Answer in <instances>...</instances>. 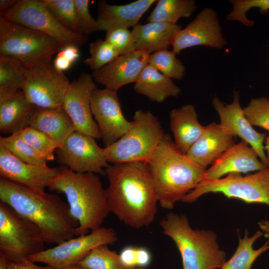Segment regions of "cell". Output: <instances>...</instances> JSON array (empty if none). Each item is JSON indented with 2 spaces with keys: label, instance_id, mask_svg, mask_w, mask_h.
I'll use <instances>...</instances> for the list:
<instances>
[{
  "label": "cell",
  "instance_id": "obj_1",
  "mask_svg": "<svg viewBox=\"0 0 269 269\" xmlns=\"http://www.w3.org/2000/svg\"><path fill=\"white\" fill-rule=\"evenodd\" d=\"M105 171L110 212L130 227L149 226L155 218L158 202L147 162L113 164Z\"/></svg>",
  "mask_w": 269,
  "mask_h": 269
},
{
  "label": "cell",
  "instance_id": "obj_2",
  "mask_svg": "<svg viewBox=\"0 0 269 269\" xmlns=\"http://www.w3.org/2000/svg\"><path fill=\"white\" fill-rule=\"evenodd\" d=\"M0 200L35 224L47 244H60L74 238L79 223L68 204L58 196L34 190L0 178Z\"/></svg>",
  "mask_w": 269,
  "mask_h": 269
},
{
  "label": "cell",
  "instance_id": "obj_3",
  "mask_svg": "<svg viewBox=\"0 0 269 269\" xmlns=\"http://www.w3.org/2000/svg\"><path fill=\"white\" fill-rule=\"evenodd\" d=\"M146 162L158 202L168 210L196 187L206 170L179 150L167 134Z\"/></svg>",
  "mask_w": 269,
  "mask_h": 269
},
{
  "label": "cell",
  "instance_id": "obj_4",
  "mask_svg": "<svg viewBox=\"0 0 269 269\" xmlns=\"http://www.w3.org/2000/svg\"><path fill=\"white\" fill-rule=\"evenodd\" d=\"M48 188L65 195L71 213L79 223L76 236L102 227L110 212L106 190L97 174L76 172L61 165Z\"/></svg>",
  "mask_w": 269,
  "mask_h": 269
},
{
  "label": "cell",
  "instance_id": "obj_5",
  "mask_svg": "<svg viewBox=\"0 0 269 269\" xmlns=\"http://www.w3.org/2000/svg\"><path fill=\"white\" fill-rule=\"evenodd\" d=\"M163 234L170 237L178 249L182 269H218L226 262V253L212 231L193 229L184 215L167 214L159 222Z\"/></svg>",
  "mask_w": 269,
  "mask_h": 269
},
{
  "label": "cell",
  "instance_id": "obj_6",
  "mask_svg": "<svg viewBox=\"0 0 269 269\" xmlns=\"http://www.w3.org/2000/svg\"><path fill=\"white\" fill-rule=\"evenodd\" d=\"M164 134L158 118L149 111H136L127 132L104 148L108 162H147Z\"/></svg>",
  "mask_w": 269,
  "mask_h": 269
},
{
  "label": "cell",
  "instance_id": "obj_7",
  "mask_svg": "<svg viewBox=\"0 0 269 269\" xmlns=\"http://www.w3.org/2000/svg\"><path fill=\"white\" fill-rule=\"evenodd\" d=\"M63 46L44 33L0 17V55L15 58L26 67L53 57Z\"/></svg>",
  "mask_w": 269,
  "mask_h": 269
},
{
  "label": "cell",
  "instance_id": "obj_8",
  "mask_svg": "<svg viewBox=\"0 0 269 269\" xmlns=\"http://www.w3.org/2000/svg\"><path fill=\"white\" fill-rule=\"evenodd\" d=\"M209 193H221L228 198L238 199L247 203L269 206V166L246 176L231 173L220 179L202 180L181 201L193 203Z\"/></svg>",
  "mask_w": 269,
  "mask_h": 269
},
{
  "label": "cell",
  "instance_id": "obj_9",
  "mask_svg": "<svg viewBox=\"0 0 269 269\" xmlns=\"http://www.w3.org/2000/svg\"><path fill=\"white\" fill-rule=\"evenodd\" d=\"M40 229L17 214L7 204L0 203V254L6 260L18 261L44 250Z\"/></svg>",
  "mask_w": 269,
  "mask_h": 269
},
{
  "label": "cell",
  "instance_id": "obj_10",
  "mask_svg": "<svg viewBox=\"0 0 269 269\" xmlns=\"http://www.w3.org/2000/svg\"><path fill=\"white\" fill-rule=\"evenodd\" d=\"M70 83L64 73L56 69L50 57L26 67L21 90L34 106L56 108L62 107Z\"/></svg>",
  "mask_w": 269,
  "mask_h": 269
},
{
  "label": "cell",
  "instance_id": "obj_11",
  "mask_svg": "<svg viewBox=\"0 0 269 269\" xmlns=\"http://www.w3.org/2000/svg\"><path fill=\"white\" fill-rule=\"evenodd\" d=\"M0 15L7 21L44 33L63 46L73 44L79 47L88 39L87 35L70 31L62 25L42 0H18L11 9Z\"/></svg>",
  "mask_w": 269,
  "mask_h": 269
},
{
  "label": "cell",
  "instance_id": "obj_12",
  "mask_svg": "<svg viewBox=\"0 0 269 269\" xmlns=\"http://www.w3.org/2000/svg\"><path fill=\"white\" fill-rule=\"evenodd\" d=\"M117 240L114 229L101 227L89 234L74 237L53 248L30 256L27 259L33 263H43L58 269L77 265L96 247L114 244Z\"/></svg>",
  "mask_w": 269,
  "mask_h": 269
},
{
  "label": "cell",
  "instance_id": "obj_13",
  "mask_svg": "<svg viewBox=\"0 0 269 269\" xmlns=\"http://www.w3.org/2000/svg\"><path fill=\"white\" fill-rule=\"evenodd\" d=\"M56 151L57 162L74 172L106 175L105 169L109 164L104 148L90 135L74 131Z\"/></svg>",
  "mask_w": 269,
  "mask_h": 269
},
{
  "label": "cell",
  "instance_id": "obj_14",
  "mask_svg": "<svg viewBox=\"0 0 269 269\" xmlns=\"http://www.w3.org/2000/svg\"><path fill=\"white\" fill-rule=\"evenodd\" d=\"M91 108L105 147L117 141L131 127V121L123 113L117 91L96 88L91 96Z\"/></svg>",
  "mask_w": 269,
  "mask_h": 269
},
{
  "label": "cell",
  "instance_id": "obj_15",
  "mask_svg": "<svg viewBox=\"0 0 269 269\" xmlns=\"http://www.w3.org/2000/svg\"><path fill=\"white\" fill-rule=\"evenodd\" d=\"M96 88L92 76L81 73L77 79L71 82L62 107L70 117L76 131L100 139V133L91 108V96Z\"/></svg>",
  "mask_w": 269,
  "mask_h": 269
},
{
  "label": "cell",
  "instance_id": "obj_16",
  "mask_svg": "<svg viewBox=\"0 0 269 269\" xmlns=\"http://www.w3.org/2000/svg\"><path fill=\"white\" fill-rule=\"evenodd\" d=\"M227 44L216 11L205 7L185 27L175 34L171 46L176 54L183 50L198 46L221 49Z\"/></svg>",
  "mask_w": 269,
  "mask_h": 269
},
{
  "label": "cell",
  "instance_id": "obj_17",
  "mask_svg": "<svg viewBox=\"0 0 269 269\" xmlns=\"http://www.w3.org/2000/svg\"><path fill=\"white\" fill-rule=\"evenodd\" d=\"M212 103L219 116V124L222 128L228 134L237 135L248 143L256 151L260 160L269 166L264 144L267 134L256 131L247 119L240 105L238 92H234L233 102L230 104L223 103L216 96L213 98Z\"/></svg>",
  "mask_w": 269,
  "mask_h": 269
},
{
  "label": "cell",
  "instance_id": "obj_18",
  "mask_svg": "<svg viewBox=\"0 0 269 269\" xmlns=\"http://www.w3.org/2000/svg\"><path fill=\"white\" fill-rule=\"evenodd\" d=\"M58 167L40 166L25 162L0 144V175L31 189L44 191L56 175Z\"/></svg>",
  "mask_w": 269,
  "mask_h": 269
},
{
  "label": "cell",
  "instance_id": "obj_19",
  "mask_svg": "<svg viewBox=\"0 0 269 269\" xmlns=\"http://www.w3.org/2000/svg\"><path fill=\"white\" fill-rule=\"evenodd\" d=\"M150 53L134 51L121 55L102 68L93 71L92 77L105 88L118 92L125 85L135 83L148 64Z\"/></svg>",
  "mask_w": 269,
  "mask_h": 269
},
{
  "label": "cell",
  "instance_id": "obj_20",
  "mask_svg": "<svg viewBox=\"0 0 269 269\" xmlns=\"http://www.w3.org/2000/svg\"><path fill=\"white\" fill-rule=\"evenodd\" d=\"M256 151L242 140L235 143L223 152L206 169L202 180L217 179L231 173H244L260 171L267 166L259 159Z\"/></svg>",
  "mask_w": 269,
  "mask_h": 269
},
{
  "label": "cell",
  "instance_id": "obj_21",
  "mask_svg": "<svg viewBox=\"0 0 269 269\" xmlns=\"http://www.w3.org/2000/svg\"><path fill=\"white\" fill-rule=\"evenodd\" d=\"M233 137L219 124L213 122L205 126L201 136L186 154L193 161L206 169L235 143Z\"/></svg>",
  "mask_w": 269,
  "mask_h": 269
},
{
  "label": "cell",
  "instance_id": "obj_22",
  "mask_svg": "<svg viewBox=\"0 0 269 269\" xmlns=\"http://www.w3.org/2000/svg\"><path fill=\"white\" fill-rule=\"evenodd\" d=\"M156 1L137 0L123 5L110 4L104 0L98 1L96 19L98 30L107 31L118 27H134Z\"/></svg>",
  "mask_w": 269,
  "mask_h": 269
},
{
  "label": "cell",
  "instance_id": "obj_23",
  "mask_svg": "<svg viewBox=\"0 0 269 269\" xmlns=\"http://www.w3.org/2000/svg\"><path fill=\"white\" fill-rule=\"evenodd\" d=\"M182 26L177 24L163 22H149L137 24L132 30V44L129 53L144 51L151 54L168 49Z\"/></svg>",
  "mask_w": 269,
  "mask_h": 269
},
{
  "label": "cell",
  "instance_id": "obj_24",
  "mask_svg": "<svg viewBox=\"0 0 269 269\" xmlns=\"http://www.w3.org/2000/svg\"><path fill=\"white\" fill-rule=\"evenodd\" d=\"M27 126L46 134L60 147L72 133L76 131L62 107L49 109L35 106L27 121Z\"/></svg>",
  "mask_w": 269,
  "mask_h": 269
},
{
  "label": "cell",
  "instance_id": "obj_25",
  "mask_svg": "<svg viewBox=\"0 0 269 269\" xmlns=\"http://www.w3.org/2000/svg\"><path fill=\"white\" fill-rule=\"evenodd\" d=\"M169 125L176 147L186 153L204 131L198 120L194 106L186 104L172 109L169 113Z\"/></svg>",
  "mask_w": 269,
  "mask_h": 269
},
{
  "label": "cell",
  "instance_id": "obj_26",
  "mask_svg": "<svg viewBox=\"0 0 269 269\" xmlns=\"http://www.w3.org/2000/svg\"><path fill=\"white\" fill-rule=\"evenodd\" d=\"M35 106L22 91L0 99V131L3 134L18 132L27 127V121Z\"/></svg>",
  "mask_w": 269,
  "mask_h": 269
},
{
  "label": "cell",
  "instance_id": "obj_27",
  "mask_svg": "<svg viewBox=\"0 0 269 269\" xmlns=\"http://www.w3.org/2000/svg\"><path fill=\"white\" fill-rule=\"evenodd\" d=\"M134 91L156 103H162L170 97H177L180 88L172 79L147 64L134 86Z\"/></svg>",
  "mask_w": 269,
  "mask_h": 269
},
{
  "label": "cell",
  "instance_id": "obj_28",
  "mask_svg": "<svg viewBox=\"0 0 269 269\" xmlns=\"http://www.w3.org/2000/svg\"><path fill=\"white\" fill-rule=\"evenodd\" d=\"M263 235L261 231H258L249 237L248 231L246 230L244 237L239 238L238 247L233 256L219 269H252V266L257 258L269 250L268 241L258 249L255 250L253 248L254 242Z\"/></svg>",
  "mask_w": 269,
  "mask_h": 269
},
{
  "label": "cell",
  "instance_id": "obj_29",
  "mask_svg": "<svg viewBox=\"0 0 269 269\" xmlns=\"http://www.w3.org/2000/svg\"><path fill=\"white\" fill-rule=\"evenodd\" d=\"M196 8L194 0H158L147 21L176 24L180 18L190 17Z\"/></svg>",
  "mask_w": 269,
  "mask_h": 269
},
{
  "label": "cell",
  "instance_id": "obj_30",
  "mask_svg": "<svg viewBox=\"0 0 269 269\" xmlns=\"http://www.w3.org/2000/svg\"><path fill=\"white\" fill-rule=\"evenodd\" d=\"M25 72L26 67L20 61L0 55V99L21 90Z\"/></svg>",
  "mask_w": 269,
  "mask_h": 269
},
{
  "label": "cell",
  "instance_id": "obj_31",
  "mask_svg": "<svg viewBox=\"0 0 269 269\" xmlns=\"http://www.w3.org/2000/svg\"><path fill=\"white\" fill-rule=\"evenodd\" d=\"M77 265L88 269H131L125 267L119 254L111 250L107 245H101L93 249Z\"/></svg>",
  "mask_w": 269,
  "mask_h": 269
},
{
  "label": "cell",
  "instance_id": "obj_32",
  "mask_svg": "<svg viewBox=\"0 0 269 269\" xmlns=\"http://www.w3.org/2000/svg\"><path fill=\"white\" fill-rule=\"evenodd\" d=\"M172 50L163 49L150 54L148 64L171 79L181 80L185 68Z\"/></svg>",
  "mask_w": 269,
  "mask_h": 269
},
{
  "label": "cell",
  "instance_id": "obj_33",
  "mask_svg": "<svg viewBox=\"0 0 269 269\" xmlns=\"http://www.w3.org/2000/svg\"><path fill=\"white\" fill-rule=\"evenodd\" d=\"M19 136L35 151L46 161L54 159V152L60 147L59 144L43 133L27 126L19 131Z\"/></svg>",
  "mask_w": 269,
  "mask_h": 269
},
{
  "label": "cell",
  "instance_id": "obj_34",
  "mask_svg": "<svg viewBox=\"0 0 269 269\" xmlns=\"http://www.w3.org/2000/svg\"><path fill=\"white\" fill-rule=\"evenodd\" d=\"M0 144L25 162L40 166H47V161L40 156L23 140L17 132L5 137H0Z\"/></svg>",
  "mask_w": 269,
  "mask_h": 269
},
{
  "label": "cell",
  "instance_id": "obj_35",
  "mask_svg": "<svg viewBox=\"0 0 269 269\" xmlns=\"http://www.w3.org/2000/svg\"><path fill=\"white\" fill-rule=\"evenodd\" d=\"M42 1L62 25L70 31L79 33L76 23L74 0H42Z\"/></svg>",
  "mask_w": 269,
  "mask_h": 269
},
{
  "label": "cell",
  "instance_id": "obj_36",
  "mask_svg": "<svg viewBox=\"0 0 269 269\" xmlns=\"http://www.w3.org/2000/svg\"><path fill=\"white\" fill-rule=\"evenodd\" d=\"M90 57L84 63L93 71L108 64L120 55L118 51L105 40L98 39L89 44Z\"/></svg>",
  "mask_w": 269,
  "mask_h": 269
},
{
  "label": "cell",
  "instance_id": "obj_37",
  "mask_svg": "<svg viewBox=\"0 0 269 269\" xmlns=\"http://www.w3.org/2000/svg\"><path fill=\"white\" fill-rule=\"evenodd\" d=\"M233 5L231 12L227 15V19L238 21L246 26H252L254 21L248 19L247 12L252 8H258L263 13L269 10V0H231Z\"/></svg>",
  "mask_w": 269,
  "mask_h": 269
},
{
  "label": "cell",
  "instance_id": "obj_38",
  "mask_svg": "<svg viewBox=\"0 0 269 269\" xmlns=\"http://www.w3.org/2000/svg\"><path fill=\"white\" fill-rule=\"evenodd\" d=\"M244 115L252 126L261 127L269 131V99H252L243 109Z\"/></svg>",
  "mask_w": 269,
  "mask_h": 269
},
{
  "label": "cell",
  "instance_id": "obj_39",
  "mask_svg": "<svg viewBox=\"0 0 269 269\" xmlns=\"http://www.w3.org/2000/svg\"><path fill=\"white\" fill-rule=\"evenodd\" d=\"M122 264L129 269L145 268L151 260L149 251L143 247L127 246L119 254Z\"/></svg>",
  "mask_w": 269,
  "mask_h": 269
},
{
  "label": "cell",
  "instance_id": "obj_40",
  "mask_svg": "<svg viewBox=\"0 0 269 269\" xmlns=\"http://www.w3.org/2000/svg\"><path fill=\"white\" fill-rule=\"evenodd\" d=\"M76 23L79 32L87 35L98 31L97 20L89 11V0H74Z\"/></svg>",
  "mask_w": 269,
  "mask_h": 269
},
{
  "label": "cell",
  "instance_id": "obj_41",
  "mask_svg": "<svg viewBox=\"0 0 269 269\" xmlns=\"http://www.w3.org/2000/svg\"><path fill=\"white\" fill-rule=\"evenodd\" d=\"M132 39V31L125 27L115 28L106 31L105 39L120 55L129 53Z\"/></svg>",
  "mask_w": 269,
  "mask_h": 269
},
{
  "label": "cell",
  "instance_id": "obj_42",
  "mask_svg": "<svg viewBox=\"0 0 269 269\" xmlns=\"http://www.w3.org/2000/svg\"><path fill=\"white\" fill-rule=\"evenodd\" d=\"M27 259L18 261L6 260V269H56L48 265L41 267Z\"/></svg>",
  "mask_w": 269,
  "mask_h": 269
},
{
  "label": "cell",
  "instance_id": "obj_43",
  "mask_svg": "<svg viewBox=\"0 0 269 269\" xmlns=\"http://www.w3.org/2000/svg\"><path fill=\"white\" fill-rule=\"evenodd\" d=\"M57 54L68 60L72 64L80 57V51L78 46L73 44L63 46Z\"/></svg>",
  "mask_w": 269,
  "mask_h": 269
},
{
  "label": "cell",
  "instance_id": "obj_44",
  "mask_svg": "<svg viewBox=\"0 0 269 269\" xmlns=\"http://www.w3.org/2000/svg\"><path fill=\"white\" fill-rule=\"evenodd\" d=\"M53 64L57 70L63 72L69 69L72 64L63 57L56 54L55 58L53 59Z\"/></svg>",
  "mask_w": 269,
  "mask_h": 269
},
{
  "label": "cell",
  "instance_id": "obj_45",
  "mask_svg": "<svg viewBox=\"0 0 269 269\" xmlns=\"http://www.w3.org/2000/svg\"><path fill=\"white\" fill-rule=\"evenodd\" d=\"M16 0H0V14L5 12L11 9L16 3Z\"/></svg>",
  "mask_w": 269,
  "mask_h": 269
},
{
  "label": "cell",
  "instance_id": "obj_46",
  "mask_svg": "<svg viewBox=\"0 0 269 269\" xmlns=\"http://www.w3.org/2000/svg\"><path fill=\"white\" fill-rule=\"evenodd\" d=\"M261 230L265 233L266 236L269 237V221L262 220L258 223Z\"/></svg>",
  "mask_w": 269,
  "mask_h": 269
},
{
  "label": "cell",
  "instance_id": "obj_47",
  "mask_svg": "<svg viewBox=\"0 0 269 269\" xmlns=\"http://www.w3.org/2000/svg\"><path fill=\"white\" fill-rule=\"evenodd\" d=\"M0 269H6V260L1 254H0Z\"/></svg>",
  "mask_w": 269,
  "mask_h": 269
},
{
  "label": "cell",
  "instance_id": "obj_48",
  "mask_svg": "<svg viewBox=\"0 0 269 269\" xmlns=\"http://www.w3.org/2000/svg\"><path fill=\"white\" fill-rule=\"evenodd\" d=\"M265 149L266 150L267 154V156L269 161V134L267 135L265 141Z\"/></svg>",
  "mask_w": 269,
  "mask_h": 269
},
{
  "label": "cell",
  "instance_id": "obj_49",
  "mask_svg": "<svg viewBox=\"0 0 269 269\" xmlns=\"http://www.w3.org/2000/svg\"><path fill=\"white\" fill-rule=\"evenodd\" d=\"M58 269H88L84 268L78 265H74L69 266L63 267V268Z\"/></svg>",
  "mask_w": 269,
  "mask_h": 269
},
{
  "label": "cell",
  "instance_id": "obj_50",
  "mask_svg": "<svg viewBox=\"0 0 269 269\" xmlns=\"http://www.w3.org/2000/svg\"><path fill=\"white\" fill-rule=\"evenodd\" d=\"M131 269H148L143 268H134Z\"/></svg>",
  "mask_w": 269,
  "mask_h": 269
},
{
  "label": "cell",
  "instance_id": "obj_51",
  "mask_svg": "<svg viewBox=\"0 0 269 269\" xmlns=\"http://www.w3.org/2000/svg\"></svg>",
  "mask_w": 269,
  "mask_h": 269
}]
</instances>
